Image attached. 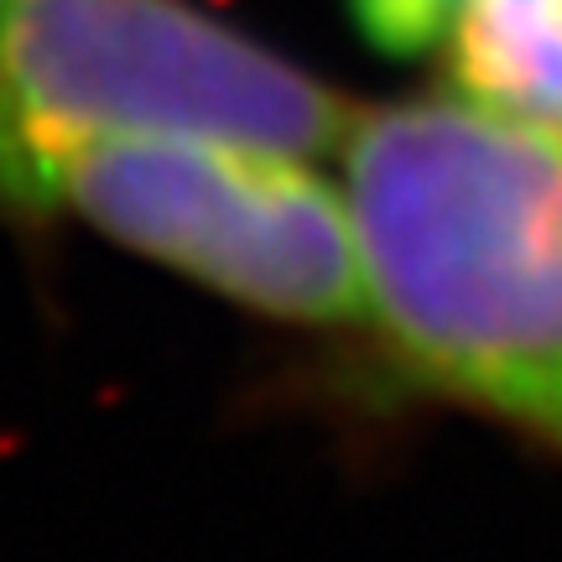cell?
<instances>
[{"instance_id": "cell-5", "label": "cell", "mask_w": 562, "mask_h": 562, "mask_svg": "<svg viewBox=\"0 0 562 562\" xmlns=\"http://www.w3.org/2000/svg\"><path fill=\"white\" fill-rule=\"evenodd\" d=\"M349 21L385 58H422L448 42L463 0H344Z\"/></svg>"}, {"instance_id": "cell-3", "label": "cell", "mask_w": 562, "mask_h": 562, "mask_svg": "<svg viewBox=\"0 0 562 562\" xmlns=\"http://www.w3.org/2000/svg\"><path fill=\"white\" fill-rule=\"evenodd\" d=\"M307 161L203 131H115L63 157L53 224L89 229L250 318L364 334L349 203Z\"/></svg>"}, {"instance_id": "cell-1", "label": "cell", "mask_w": 562, "mask_h": 562, "mask_svg": "<svg viewBox=\"0 0 562 562\" xmlns=\"http://www.w3.org/2000/svg\"><path fill=\"white\" fill-rule=\"evenodd\" d=\"M344 172L370 355L562 463V131L396 100L355 115Z\"/></svg>"}, {"instance_id": "cell-2", "label": "cell", "mask_w": 562, "mask_h": 562, "mask_svg": "<svg viewBox=\"0 0 562 562\" xmlns=\"http://www.w3.org/2000/svg\"><path fill=\"white\" fill-rule=\"evenodd\" d=\"M360 110L199 0H0V229L58 235L63 157L115 131H203L297 157L344 146Z\"/></svg>"}, {"instance_id": "cell-4", "label": "cell", "mask_w": 562, "mask_h": 562, "mask_svg": "<svg viewBox=\"0 0 562 562\" xmlns=\"http://www.w3.org/2000/svg\"><path fill=\"white\" fill-rule=\"evenodd\" d=\"M448 74L463 100L562 131V0H463Z\"/></svg>"}]
</instances>
